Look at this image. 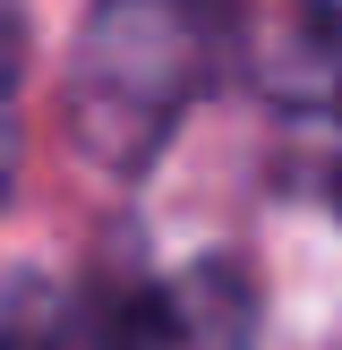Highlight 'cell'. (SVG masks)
Masks as SVG:
<instances>
[{
    "label": "cell",
    "mask_w": 342,
    "mask_h": 350,
    "mask_svg": "<svg viewBox=\"0 0 342 350\" xmlns=\"http://www.w3.org/2000/svg\"><path fill=\"white\" fill-rule=\"evenodd\" d=\"M51 317H60V291H43L34 273H0V350H43Z\"/></svg>",
    "instance_id": "5"
},
{
    "label": "cell",
    "mask_w": 342,
    "mask_h": 350,
    "mask_svg": "<svg viewBox=\"0 0 342 350\" xmlns=\"http://www.w3.org/2000/svg\"><path fill=\"white\" fill-rule=\"evenodd\" d=\"M17 120H26V26L0 17V205L17 188Z\"/></svg>",
    "instance_id": "4"
},
{
    "label": "cell",
    "mask_w": 342,
    "mask_h": 350,
    "mask_svg": "<svg viewBox=\"0 0 342 350\" xmlns=\"http://www.w3.org/2000/svg\"><path fill=\"white\" fill-rule=\"evenodd\" d=\"M325 205H334V222H342V163L325 171Z\"/></svg>",
    "instance_id": "6"
},
{
    "label": "cell",
    "mask_w": 342,
    "mask_h": 350,
    "mask_svg": "<svg viewBox=\"0 0 342 350\" xmlns=\"http://www.w3.org/2000/svg\"><path fill=\"white\" fill-rule=\"evenodd\" d=\"M43 350H256V282L231 256L180 273H120L60 299Z\"/></svg>",
    "instance_id": "2"
},
{
    "label": "cell",
    "mask_w": 342,
    "mask_h": 350,
    "mask_svg": "<svg viewBox=\"0 0 342 350\" xmlns=\"http://www.w3.org/2000/svg\"><path fill=\"white\" fill-rule=\"evenodd\" d=\"M265 85L282 111H308V120H334L342 129V0H300L265 60Z\"/></svg>",
    "instance_id": "3"
},
{
    "label": "cell",
    "mask_w": 342,
    "mask_h": 350,
    "mask_svg": "<svg viewBox=\"0 0 342 350\" xmlns=\"http://www.w3.org/2000/svg\"><path fill=\"white\" fill-rule=\"evenodd\" d=\"M239 60V0H86L60 68V129L86 171L146 180Z\"/></svg>",
    "instance_id": "1"
}]
</instances>
